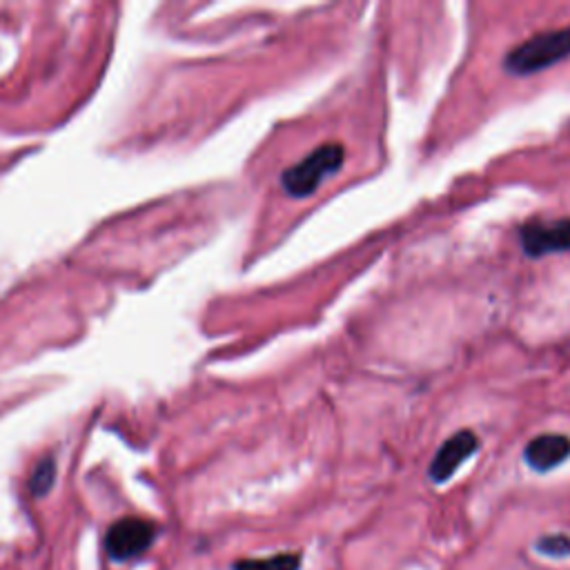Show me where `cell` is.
I'll use <instances>...</instances> for the list:
<instances>
[{
  "instance_id": "1",
  "label": "cell",
  "mask_w": 570,
  "mask_h": 570,
  "mask_svg": "<svg viewBox=\"0 0 570 570\" xmlns=\"http://www.w3.org/2000/svg\"><path fill=\"white\" fill-rule=\"evenodd\" d=\"M570 56V27L534 33L512 47L503 58V69L510 76H530L548 69Z\"/></svg>"
},
{
  "instance_id": "2",
  "label": "cell",
  "mask_w": 570,
  "mask_h": 570,
  "mask_svg": "<svg viewBox=\"0 0 570 570\" xmlns=\"http://www.w3.org/2000/svg\"><path fill=\"white\" fill-rule=\"evenodd\" d=\"M343 158H345V149L341 142L318 145L301 163L287 167L281 174V185L285 194L294 198L312 196L327 176L336 174L343 167Z\"/></svg>"
},
{
  "instance_id": "3",
  "label": "cell",
  "mask_w": 570,
  "mask_h": 570,
  "mask_svg": "<svg viewBox=\"0 0 570 570\" xmlns=\"http://www.w3.org/2000/svg\"><path fill=\"white\" fill-rule=\"evenodd\" d=\"M156 539V525L140 517H125L111 523L105 537V548L111 559L129 561L149 550Z\"/></svg>"
},
{
  "instance_id": "4",
  "label": "cell",
  "mask_w": 570,
  "mask_h": 570,
  "mask_svg": "<svg viewBox=\"0 0 570 570\" xmlns=\"http://www.w3.org/2000/svg\"><path fill=\"white\" fill-rule=\"evenodd\" d=\"M519 240L530 258H541L554 252L570 249V218L541 220L534 218L519 227Z\"/></svg>"
},
{
  "instance_id": "5",
  "label": "cell",
  "mask_w": 570,
  "mask_h": 570,
  "mask_svg": "<svg viewBox=\"0 0 570 570\" xmlns=\"http://www.w3.org/2000/svg\"><path fill=\"white\" fill-rule=\"evenodd\" d=\"M479 450V436L472 430H459L450 439L443 441V445L436 450L428 465V476L434 483L448 481L459 465Z\"/></svg>"
},
{
  "instance_id": "6",
  "label": "cell",
  "mask_w": 570,
  "mask_h": 570,
  "mask_svg": "<svg viewBox=\"0 0 570 570\" xmlns=\"http://www.w3.org/2000/svg\"><path fill=\"white\" fill-rule=\"evenodd\" d=\"M570 456V436L566 434H539L528 441L523 461L534 472H550Z\"/></svg>"
},
{
  "instance_id": "7",
  "label": "cell",
  "mask_w": 570,
  "mask_h": 570,
  "mask_svg": "<svg viewBox=\"0 0 570 570\" xmlns=\"http://www.w3.org/2000/svg\"><path fill=\"white\" fill-rule=\"evenodd\" d=\"M303 554L301 552H278L261 559H236L232 570H301Z\"/></svg>"
},
{
  "instance_id": "8",
  "label": "cell",
  "mask_w": 570,
  "mask_h": 570,
  "mask_svg": "<svg viewBox=\"0 0 570 570\" xmlns=\"http://www.w3.org/2000/svg\"><path fill=\"white\" fill-rule=\"evenodd\" d=\"M537 552L550 557V559H566L570 557V537L561 534V532H552V534H543L534 541Z\"/></svg>"
},
{
  "instance_id": "9",
  "label": "cell",
  "mask_w": 570,
  "mask_h": 570,
  "mask_svg": "<svg viewBox=\"0 0 570 570\" xmlns=\"http://www.w3.org/2000/svg\"><path fill=\"white\" fill-rule=\"evenodd\" d=\"M53 474H56V465H53V459H42L38 465H36V470H33V474H31V479H29V490L33 492V494H45L49 488H51V483H53Z\"/></svg>"
}]
</instances>
